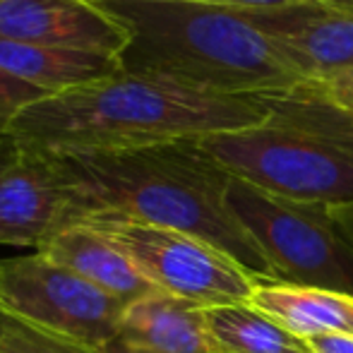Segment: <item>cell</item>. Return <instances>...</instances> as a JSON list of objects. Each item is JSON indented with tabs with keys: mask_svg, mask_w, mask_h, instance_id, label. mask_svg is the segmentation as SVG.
<instances>
[{
	"mask_svg": "<svg viewBox=\"0 0 353 353\" xmlns=\"http://www.w3.org/2000/svg\"><path fill=\"white\" fill-rule=\"evenodd\" d=\"M101 8L130 32L121 56L125 72L252 99L303 84L243 10L195 0H111Z\"/></svg>",
	"mask_w": 353,
	"mask_h": 353,
	"instance_id": "obj_3",
	"label": "cell"
},
{
	"mask_svg": "<svg viewBox=\"0 0 353 353\" xmlns=\"http://www.w3.org/2000/svg\"><path fill=\"white\" fill-rule=\"evenodd\" d=\"M74 221L106 236L159 291L202 307L250 303L252 291L262 281V276L228 252L173 228L152 226L103 210H87Z\"/></svg>",
	"mask_w": 353,
	"mask_h": 353,
	"instance_id": "obj_6",
	"label": "cell"
},
{
	"mask_svg": "<svg viewBox=\"0 0 353 353\" xmlns=\"http://www.w3.org/2000/svg\"><path fill=\"white\" fill-rule=\"evenodd\" d=\"M46 99V94L41 89L32 87L27 82L10 77L0 70V137L10 135V128L17 121V116L32 103Z\"/></svg>",
	"mask_w": 353,
	"mask_h": 353,
	"instance_id": "obj_18",
	"label": "cell"
},
{
	"mask_svg": "<svg viewBox=\"0 0 353 353\" xmlns=\"http://www.w3.org/2000/svg\"><path fill=\"white\" fill-rule=\"evenodd\" d=\"M270 118L265 99L123 70L27 106L10 128V137L53 152L130 149L205 140L262 125Z\"/></svg>",
	"mask_w": 353,
	"mask_h": 353,
	"instance_id": "obj_1",
	"label": "cell"
},
{
	"mask_svg": "<svg viewBox=\"0 0 353 353\" xmlns=\"http://www.w3.org/2000/svg\"><path fill=\"white\" fill-rule=\"evenodd\" d=\"M334 214L341 223L353 233V205H346V207H334Z\"/></svg>",
	"mask_w": 353,
	"mask_h": 353,
	"instance_id": "obj_23",
	"label": "cell"
},
{
	"mask_svg": "<svg viewBox=\"0 0 353 353\" xmlns=\"http://www.w3.org/2000/svg\"><path fill=\"white\" fill-rule=\"evenodd\" d=\"M205 310L171 293H149L125 307L118 341L144 353H216Z\"/></svg>",
	"mask_w": 353,
	"mask_h": 353,
	"instance_id": "obj_12",
	"label": "cell"
},
{
	"mask_svg": "<svg viewBox=\"0 0 353 353\" xmlns=\"http://www.w3.org/2000/svg\"><path fill=\"white\" fill-rule=\"evenodd\" d=\"M14 152H17V142H14L10 135L0 137V168H3L5 163L14 157Z\"/></svg>",
	"mask_w": 353,
	"mask_h": 353,
	"instance_id": "obj_22",
	"label": "cell"
},
{
	"mask_svg": "<svg viewBox=\"0 0 353 353\" xmlns=\"http://www.w3.org/2000/svg\"><path fill=\"white\" fill-rule=\"evenodd\" d=\"M248 305L303 341L325 334L353 336V296L346 293L262 279Z\"/></svg>",
	"mask_w": 353,
	"mask_h": 353,
	"instance_id": "obj_13",
	"label": "cell"
},
{
	"mask_svg": "<svg viewBox=\"0 0 353 353\" xmlns=\"http://www.w3.org/2000/svg\"><path fill=\"white\" fill-rule=\"evenodd\" d=\"M0 70L53 97L113 77L123 72V65L121 58L103 53L0 41Z\"/></svg>",
	"mask_w": 353,
	"mask_h": 353,
	"instance_id": "obj_14",
	"label": "cell"
},
{
	"mask_svg": "<svg viewBox=\"0 0 353 353\" xmlns=\"http://www.w3.org/2000/svg\"><path fill=\"white\" fill-rule=\"evenodd\" d=\"M37 252L74 272L108 296L118 298L123 305L159 291L106 236L82 221L63 226L48 241H43Z\"/></svg>",
	"mask_w": 353,
	"mask_h": 353,
	"instance_id": "obj_11",
	"label": "cell"
},
{
	"mask_svg": "<svg viewBox=\"0 0 353 353\" xmlns=\"http://www.w3.org/2000/svg\"><path fill=\"white\" fill-rule=\"evenodd\" d=\"M89 3H94V5H103V3H111V0H89Z\"/></svg>",
	"mask_w": 353,
	"mask_h": 353,
	"instance_id": "obj_26",
	"label": "cell"
},
{
	"mask_svg": "<svg viewBox=\"0 0 353 353\" xmlns=\"http://www.w3.org/2000/svg\"><path fill=\"white\" fill-rule=\"evenodd\" d=\"M243 12L267 34L303 82H320L353 70V14L317 0Z\"/></svg>",
	"mask_w": 353,
	"mask_h": 353,
	"instance_id": "obj_9",
	"label": "cell"
},
{
	"mask_svg": "<svg viewBox=\"0 0 353 353\" xmlns=\"http://www.w3.org/2000/svg\"><path fill=\"white\" fill-rule=\"evenodd\" d=\"M298 89L353 121V70L320 82H303Z\"/></svg>",
	"mask_w": 353,
	"mask_h": 353,
	"instance_id": "obj_19",
	"label": "cell"
},
{
	"mask_svg": "<svg viewBox=\"0 0 353 353\" xmlns=\"http://www.w3.org/2000/svg\"><path fill=\"white\" fill-rule=\"evenodd\" d=\"M0 353H106L0 305Z\"/></svg>",
	"mask_w": 353,
	"mask_h": 353,
	"instance_id": "obj_16",
	"label": "cell"
},
{
	"mask_svg": "<svg viewBox=\"0 0 353 353\" xmlns=\"http://www.w3.org/2000/svg\"><path fill=\"white\" fill-rule=\"evenodd\" d=\"M197 142L223 171L270 195L327 207L353 205V147L334 137L270 118Z\"/></svg>",
	"mask_w": 353,
	"mask_h": 353,
	"instance_id": "obj_4",
	"label": "cell"
},
{
	"mask_svg": "<svg viewBox=\"0 0 353 353\" xmlns=\"http://www.w3.org/2000/svg\"><path fill=\"white\" fill-rule=\"evenodd\" d=\"M317 3L327 5V8L341 10V12H349V14H353V0H317Z\"/></svg>",
	"mask_w": 353,
	"mask_h": 353,
	"instance_id": "obj_24",
	"label": "cell"
},
{
	"mask_svg": "<svg viewBox=\"0 0 353 353\" xmlns=\"http://www.w3.org/2000/svg\"><path fill=\"white\" fill-rule=\"evenodd\" d=\"M58 157L82 195L84 212H116L135 221L202 238L257 276L274 281L260 245L228 205L233 176L197 140L58 152Z\"/></svg>",
	"mask_w": 353,
	"mask_h": 353,
	"instance_id": "obj_2",
	"label": "cell"
},
{
	"mask_svg": "<svg viewBox=\"0 0 353 353\" xmlns=\"http://www.w3.org/2000/svg\"><path fill=\"white\" fill-rule=\"evenodd\" d=\"M205 317L216 353H307L305 341L248 303L207 307Z\"/></svg>",
	"mask_w": 353,
	"mask_h": 353,
	"instance_id": "obj_15",
	"label": "cell"
},
{
	"mask_svg": "<svg viewBox=\"0 0 353 353\" xmlns=\"http://www.w3.org/2000/svg\"><path fill=\"white\" fill-rule=\"evenodd\" d=\"M0 41L121 58L130 32L89 0H0Z\"/></svg>",
	"mask_w": 353,
	"mask_h": 353,
	"instance_id": "obj_10",
	"label": "cell"
},
{
	"mask_svg": "<svg viewBox=\"0 0 353 353\" xmlns=\"http://www.w3.org/2000/svg\"><path fill=\"white\" fill-rule=\"evenodd\" d=\"M106 353H144V351H135V349H128L125 344H121V341H113L111 346L106 349Z\"/></svg>",
	"mask_w": 353,
	"mask_h": 353,
	"instance_id": "obj_25",
	"label": "cell"
},
{
	"mask_svg": "<svg viewBox=\"0 0 353 353\" xmlns=\"http://www.w3.org/2000/svg\"><path fill=\"white\" fill-rule=\"evenodd\" d=\"M82 212V195L58 152L17 142L0 168V245L39 250Z\"/></svg>",
	"mask_w": 353,
	"mask_h": 353,
	"instance_id": "obj_8",
	"label": "cell"
},
{
	"mask_svg": "<svg viewBox=\"0 0 353 353\" xmlns=\"http://www.w3.org/2000/svg\"><path fill=\"white\" fill-rule=\"evenodd\" d=\"M307 353H353V336L346 334H325L305 339Z\"/></svg>",
	"mask_w": 353,
	"mask_h": 353,
	"instance_id": "obj_20",
	"label": "cell"
},
{
	"mask_svg": "<svg viewBox=\"0 0 353 353\" xmlns=\"http://www.w3.org/2000/svg\"><path fill=\"white\" fill-rule=\"evenodd\" d=\"M228 205L260 245L272 279L353 296V233L334 207L293 202L233 178Z\"/></svg>",
	"mask_w": 353,
	"mask_h": 353,
	"instance_id": "obj_5",
	"label": "cell"
},
{
	"mask_svg": "<svg viewBox=\"0 0 353 353\" xmlns=\"http://www.w3.org/2000/svg\"><path fill=\"white\" fill-rule=\"evenodd\" d=\"M276 113L288 123H296V125L310 128L315 132H322L327 137H334V140L349 144L353 147V121L346 116H341L339 111L330 108L327 103L317 101V99L307 97L301 89H293V92L283 94L276 99Z\"/></svg>",
	"mask_w": 353,
	"mask_h": 353,
	"instance_id": "obj_17",
	"label": "cell"
},
{
	"mask_svg": "<svg viewBox=\"0 0 353 353\" xmlns=\"http://www.w3.org/2000/svg\"><path fill=\"white\" fill-rule=\"evenodd\" d=\"M195 3L219 5V8H231V10H267V8H283V5L305 3V0H195Z\"/></svg>",
	"mask_w": 353,
	"mask_h": 353,
	"instance_id": "obj_21",
	"label": "cell"
},
{
	"mask_svg": "<svg viewBox=\"0 0 353 353\" xmlns=\"http://www.w3.org/2000/svg\"><path fill=\"white\" fill-rule=\"evenodd\" d=\"M0 305L97 349L118 341L128 307L41 252L0 257Z\"/></svg>",
	"mask_w": 353,
	"mask_h": 353,
	"instance_id": "obj_7",
	"label": "cell"
}]
</instances>
